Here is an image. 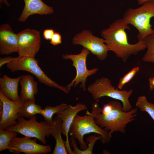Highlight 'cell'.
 <instances>
[{
    "label": "cell",
    "mask_w": 154,
    "mask_h": 154,
    "mask_svg": "<svg viewBox=\"0 0 154 154\" xmlns=\"http://www.w3.org/2000/svg\"><path fill=\"white\" fill-rule=\"evenodd\" d=\"M126 29L130 30V28L123 18L116 20L101 33L109 51H113L124 62L127 61L131 55H136L147 48L144 40L134 44L129 43Z\"/></svg>",
    "instance_id": "6da1fadb"
},
{
    "label": "cell",
    "mask_w": 154,
    "mask_h": 154,
    "mask_svg": "<svg viewBox=\"0 0 154 154\" xmlns=\"http://www.w3.org/2000/svg\"><path fill=\"white\" fill-rule=\"evenodd\" d=\"M92 112L88 110L84 116L76 114L70 126L69 132L71 138L76 139L82 150L87 149L88 143L84 140L85 135L90 133H95L101 136V142L104 144L109 143L112 137L110 132L98 125L94 121V116L98 113L101 112L102 108H100L97 102L93 103L92 105Z\"/></svg>",
    "instance_id": "7a4b0ae2"
},
{
    "label": "cell",
    "mask_w": 154,
    "mask_h": 154,
    "mask_svg": "<svg viewBox=\"0 0 154 154\" xmlns=\"http://www.w3.org/2000/svg\"><path fill=\"white\" fill-rule=\"evenodd\" d=\"M154 17V1H145L136 8H129L124 13L123 19L128 24H131L138 30L139 41L143 40L148 35L154 34V29L150 23Z\"/></svg>",
    "instance_id": "3957f363"
},
{
    "label": "cell",
    "mask_w": 154,
    "mask_h": 154,
    "mask_svg": "<svg viewBox=\"0 0 154 154\" xmlns=\"http://www.w3.org/2000/svg\"><path fill=\"white\" fill-rule=\"evenodd\" d=\"M87 90L95 100L102 97L108 96L121 101L124 111H129L132 108L129 98L132 94L133 89L128 91L119 90L112 85L110 80L107 77L97 79L88 86Z\"/></svg>",
    "instance_id": "277c9868"
},
{
    "label": "cell",
    "mask_w": 154,
    "mask_h": 154,
    "mask_svg": "<svg viewBox=\"0 0 154 154\" xmlns=\"http://www.w3.org/2000/svg\"><path fill=\"white\" fill-rule=\"evenodd\" d=\"M137 107L128 112L116 110L104 115L101 112L94 116L95 123L101 128L108 131L112 135L115 131L125 133L127 124L135 120L137 115Z\"/></svg>",
    "instance_id": "5b68a950"
},
{
    "label": "cell",
    "mask_w": 154,
    "mask_h": 154,
    "mask_svg": "<svg viewBox=\"0 0 154 154\" xmlns=\"http://www.w3.org/2000/svg\"><path fill=\"white\" fill-rule=\"evenodd\" d=\"M6 65L7 68L11 72L21 70L28 72L35 75L40 83L59 89L66 94L69 93L66 86L60 85L44 73L39 66L38 61L34 57L19 55L16 59L7 63Z\"/></svg>",
    "instance_id": "8992f818"
},
{
    "label": "cell",
    "mask_w": 154,
    "mask_h": 154,
    "mask_svg": "<svg viewBox=\"0 0 154 154\" xmlns=\"http://www.w3.org/2000/svg\"><path fill=\"white\" fill-rule=\"evenodd\" d=\"M17 120L16 124L5 129L16 132L25 136L36 138L43 144L46 143L45 137H48L51 135L52 125L45 121L38 122L36 116L28 120L23 117H19Z\"/></svg>",
    "instance_id": "52a82bcc"
},
{
    "label": "cell",
    "mask_w": 154,
    "mask_h": 154,
    "mask_svg": "<svg viewBox=\"0 0 154 154\" xmlns=\"http://www.w3.org/2000/svg\"><path fill=\"white\" fill-rule=\"evenodd\" d=\"M90 53L88 49L84 48L81 52L78 54H63L62 58L64 59H69L72 62V66L75 68L76 74L74 78L70 83L66 86L70 92L72 86L75 87L80 83V87L83 91L86 90V83L87 78L89 76L96 73L98 68H94L90 70L87 69L86 60L88 55Z\"/></svg>",
    "instance_id": "ba28073f"
},
{
    "label": "cell",
    "mask_w": 154,
    "mask_h": 154,
    "mask_svg": "<svg viewBox=\"0 0 154 154\" xmlns=\"http://www.w3.org/2000/svg\"><path fill=\"white\" fill-rule=\"evenodd\" d=\"M72 43L74 45L79 44L88 50L100 60L107 58L109 51L103 38L94 36L88 30H84L75 35L73 38Z\"/></svg>",
    "instance_id": "9c48e42d"
},
{
    "label": "cell",
    "mask_w": 154,
    "mask_h": 154,
    "mask_svg": "<svg viewBox=\"0 0 154 154\" xmlns=\"http://www.w3.org/2000/svg\"><path fill=\"white\" fill-rule=\"evenodd\" d=\"M17 34L19 55L34 57L38 52L41 44L40 32L36 29L28 28Z\"/></svg>",
    "instance_id": "30bf717a"
},
{
    "label": "cell",
    "mask_w": 154,
    "mask_h": 154,
    "mask_svg": "<svg viewBox=\"0 0 154 154\" xmlns=\"http://www.w3.org/2000/svg\"><path fill=\"white\" fill-rule=\"evenodd\" d=\"M27 102L20 98L18 101H12L0 91V104L2 106V111L0 114V129H5L16 124L19 117L18 114L19 110Z\"/></svg>",
    "instance_id": "8fae6325"
},
{
    "label": "cell",
    "mask_w": 154,
    "mask_h": 154,
    "mask_svg": "<svg viewBox=\"0 0 154 154\" xmlns=\"http://www.w3.org/2000/svg\"><path fill=\"white\" fill-rule=\"evenodd\" d=\"M31 138L25 136L14 137L10 141L8 150L15 154H46L51 152L52 148L50 145L38 144L37 143V139H32Z\"/></svg>",
    "instance_id": "7c38bea8"
},
{
    "label": "cell",
    "mask_w": 154,
    "mask_h": 154,
    "mask_svg": "<svg viewBox=\"0 0 154 154\" xmlns=\"http://www.w3.org/2000/svg\"><path fill=\"white\" fill-rule=\"evenodd\" d=\"M86 110H87L86 105L79 102L74 106L67 105L65 109L56 114L57 117L62 121V133L66 137L65 146L69 154H73L68 135L70 126L76 115L79 112Z\"/></svg>",
    "instance_id": "4fadbf2b"
},
{
    "label": "cell",
    "mask_w": 154,
    "mask_h": 154,
    "mask_svg": "<svg viewBox=\"0 0 154 154\" xmlns=\"http://www.w3.org/2000/svg\"><path fill=\"white\" fill-rule=\"evenodd\" d=\"M18 37L10 25L3 24L0 27V54L8 55L18 51Z\"/></svg>",
    "instance_id": "5bb4252c"
},
{
    "label": "cell",
    "mask_w": 154,
    "mask_h": 154,
    "mask_svg": "<svg viewBox=\"0 0 154 154\" xmlns=\"http://www.w3.org/2000/svg\"><path fill=\"white\" fill-rule=\"evenodd\" d=\"M25 5L18 20L25 22L30 15L34 14L42 15L50 14L54 12L52 7L44 3L41 0H23Z\"/></svg>",
    "instance_id": "9a60e30c"
},
{
    "label": "cell",
    "mask_w": 154,
    "mask_h": 154,
    "mask_svg": "<svg viewBox=\"0 0 154 154\" xmlns=\"http://www.w3.org/2000/svg\"><path fill=\"white\" fill-rule=\"evenodd\" d=\"M21 76L15 78L9 77L6 74L0 78V91L8 98L17 101L20 99L18 86Z\"/></svg>",
    "instance_id": "2e32d148"
},
{
    "label": "cell",
    "mask_w": 154,
    "mask_h": 154,
    "mask_svg": "<svg viewBox=\"0 0 154 154\" xmlns=\"http://www.w3.org/2000/svg\"><path fill=\"white\" fill-rule=\"evenodd\" d=\"M19 82L21 86L20 98L26 101L35 102V95L38 92L37 82L30 75H22Z\"/></svg>",
    "instance_id": "e0dca14e"
},
{
    "label": "cell",
    "mask_w": 154,
    "mask_h": 154,
    "mask_svg": "<svg viewBox=\"0 0 154 154\" xmlns=\"http://www.w3.org/2000/svg\"><path fill=\"white\" fill-rule=\"evenodd\" d=\"M52 125V135L56 141L54 149L52 154H68L65 146V141L62 139L61 133L62 130V121L57 116L54 120Z\"/></svg>",
    "instance_id": "ac0fdd59"
},
{
    "label": "cell",
    "mask_w": 154,
    "mask_h": 154,
    "mask_svg": "<svg viewBox=\"0 0 154 154\" xmlns=\"http://www.w3.org/2000/svg\"><path fill=\"white\" fill-rule=\"evenodd\" d=\"M67 106L66 104L62 103L54 107L46 106L44 109H41L39 114L44 117L45 121L52 125L54 122L52 118L53 116L63 111Z\"/></svg>",
    "instance_id": "d6986e66"
},
{
    "label": "cell",
    "mask_w": 154,
    "mask_h": 154,
    "mask_svg": "<svg viewBox=\"0 0 154 154\" xmlns=\"http://www.w3.org/2000/svg\"><path fill=\"white\" fill-rule=\"evenodd\" d=\"M102 137L100 135L96 136L95 134L89 135L86 138V142H88V148L85 150H82L79 149L77 147L76 144L75 143L74 140L72 138L70 139V144L73 147V154H93V149L94 145L97 141L101 140Z\"/></svg>",
    "instance_id": "ffe728a7"
},
{
    "label": "cell",
    "mask_w": 154,
    "mask_h": 154,
    "mask_svg": "<svg viewBox=\"0 0 154 154\" xmlns=\"http://www.w3.org/2000/svg\"><path fill=\"white\" fill-rule=\"evenodd\" d=\"M42 109L41 106L32 101H28L27 103L21 107L18 112L19 117H25L30 119L35 116Z\"/></svg>",
    "instance_id": "44dd1931"
},
{
    "label": "cell",
    "mask_w": 154,
    "mask_h": 154,
    "mask_svg": "<svg viewBox=\"0 0 154 154\" xmlns=\"http://www.w3.org/2000/svg\"><path fill=\"white\" fill-rule=\"evenodd\" d=\"M143 40L145 41L147 50L142 60L145 62L154 63V34L148 35Z\"/></svg>",
    "instance_id": "7402d4cb"
},
{
    "label": "cell",
    "mask_w": 154,
    "mask_h": 154,
    "mask_svg": "<svg viewBox=\"0 0 154 154\" xmlns=\"http://www.w3.org/2000/svg\"><path fill=\"white\" fill-rule=\"evenodd\" d=\"M135 106L141 111L147 112L154 121V104L149 102L145 96L138 97Z\"/></svg>",
    "instance_id": "603a6c76"
},
{
    "label": "cell",
    "mask_w": 154,
    "mask_h": 154,
    "mask_svg": "<svg viewBox=\"0 0 154 154\" xmlns=\"http://www.w3.org/2000/svg\"><path fill=\"white\" fill-rule=\"evenodd\" d=\"M17 135L16 132L0 129V151L8 149L11 140Z\"/></svg>",
    "instance_id": "cb8c5ba5"
},
{
    "label": "cell",
    "mask_w": 154,
    "mask_h": 154,
    "mask_svg": "<svg viewBox=\"0 0 154 154\" xmlns=\"http://www.w3.org/2000/svg\"><path fill=\"white\" fill-rule=\"evenodd\" d=\"M139 70V67H134L121 78L117 86L118 89L119 90L121 89L126 84L133 79Z\"/></svg>",
    "instance_id": "d4e9b609"
},
{
    "label": "cell",
    "mask_w": 154,
    "mask_h": 154,
    "mask_svg": "<svg viewBox=\"0 0 154 154\" xmlns=\"http://www.w3.org/2000/svg\"><path fill=\"white\" fill-rule=\"evenodd\" d=\"M116 110H123V106L117 101H112L104 105L101 113L103 115H105Z\"/></svg>",
    "instance_id": "484cf974"
},
{
    "label": "cell",
    "mask_w": 154,
    "mask_h": 154,
    "mask_svg": "<svg viewBox=\"0 0 154 154\" xmlns=\"http://www.w3.org/2000/svg\"><path fill=\"white\" fill-rule=\"evenodd\" d=\"M62 42V37L60 33L55 32L52 36L50 43L55 46L61 44Z\"/></svg>",
    "instance_id": "4316f807"
},
{
    "label": "cell",
    "mask_w": 154,
    "mask_h": 154,
    "mask_svg": "<svg viewBox=\"0 0 154 154\" xmlns=\"http://www.w3.org/2000/svg\"><path fill=\"white\" fill-rule=\"evenodd\" d=\"M54 33V31L52 29H46L43 31V37L46 40H50Z\"/></svg>",
    "instance_id": "83f0119b"
},
{
    "label": "cell",
    "mask_w": 154,
    "mask_h": 154,
    "mask_svg": "<svg viewBox=\"0 0 154 154\" xmlns=\"http://www.w3.org/2000/svg\"><path fill=\"white\" fill-rule=\"evenodd\" d=\"M17 57L10 56L0 58V67L1 68L3 65L7 64L16 59Z\"/></svg>",
    "instance_id": "f1b7e54d"
},
{
    "label": "cell",
    "mask_w": 154,
    "mask_h": 154,
    "mask_svg": "<svg viewBox=\"0 0 154 154\" xmlns=\"http://www.w3.org/2000/svg\"><path fill=\"white\" fill-rule=\"evenodd\" d=\"M149 90L151 91L154 89V77L149 78Z\"/></svg>",
    "instance_id": "f546056e"
},
{
    "label": "cell",
    "mask_w": 154,
    "mask_h": 154,
    "mask_svg": "<svg viewBox=\"0 0 154 154\" xmlns=\"http://www.w3.org/2000/svg\"><path fill=\"white\" fill-rule=\"evenodd\" d=\"M138 4L139 5H142L144 3L150 0H153L154 1V0H136Z\"/></svg>",
    "instance_id": "4dcf8cb0"
},
{
    "label": "cell",
    "mask_w": 154,
    "mask_h": 154,
    "mask_svg": "<svg viewBox=\"0 0 154 154\" xmlns=\"http://www.w3.org/2000/svg\"><path fill=\"white\" fill-rule=\"evenodd\" d=\"M2 2L3 3L7 6H9V4L7 0H0V3L1 4Z\"/></svg>",
    "instance_id": "1f68e13d"
}]
</instances>
